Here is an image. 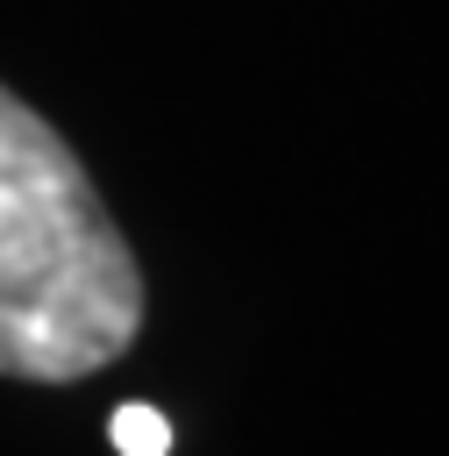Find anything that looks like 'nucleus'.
Returning <instances> with one entry per match:
<instances>
[{
  "label": "nucleus",
  "instance_id": "f03ea898",
  "mask_svg": "<svg viewBox=\"0 0 449 456\" xmlns=\"http://www.w3.org/2000/svg\"><path fill=\"white\" fill-rule=\"evenodd\" d=\"M107 435H114L121 456H164V449H171V420H164L157 406H143V399H128V406L107 420Z\"/></svg>",
  "mask_w": 449,
  "mask_h": 456
},
{
  "label": "nucleus",
  "instance_id": "f257e3e1",
  "mask_svg": "<svg viewBox=\"0 0 449 456\" xmlns=\"http://www.w3.org/2000/svg\"><path fill=\"white\" fill-rule=\"evenodd\" d=\"M143 328V271L71 142L0 86V378L78 385Z\"/></svg>",
  "mask_w": 449,
  "mask_h": 456
}]
</instances>
